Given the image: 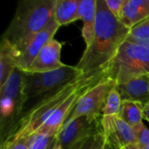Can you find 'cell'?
<instances>
[{
  "mask_svg": "<svg viewBox=\"0 0 149 149\" xmlns=\"http://www.w3.org/2000/svg\"><path fill=\"white\" fill-rule=\"evenodd\" d=\"M129 32L130 29L108 10L105 0H97L94 38L92 44L86 47L76 67L85 75L104 71L127 40Z\"/></svg>",
  "mask_w": 149,
  "mask_h": 149,
  "instance_id": "obj_1",
  "label": "cell"
},
{
  "mask_svg": "<svg viewBox=\"0 0 149 149\" xmlns=\"http://www.w3.org/2000/svg\"><path fill=\"white\" fill-rule=\"evenodd\" d=\"M56 0H24L18 3L13 18L2 36L16 53L43 30L53 17Z\"/></svg>",
  "mask_w": 149,
  "mask_h": 149,
  "instance_id": "obj_2",
  "label": "cell"
},
{
  "mask_svg": "<svg viewBox=\"0 0 149 149\" xmlns=\"http://www.w3.org/2000/svg\"><path fill=\"white\" fill-rule=\"evenodd\" d=\"M24 89V71L19 68H16L7 81L0 86L1 145L9 139L23 116L27 101Z\"/></svg>",
  "mask_w": 149,
  "mask_h": 149,
  "instance_id": "obj_3",
  "label": "cell"
},
{
  "mask_svg": "<svg viewBox=\"0 0 149 149\" xmlns=\"http://www.w3.org/2000/svg\"><path fill=\"white\" fill-rule=\"evenodd\" d=\"M115 85L149 74V46L125 41L106 69Z\"/></svg>",
  "mask_w": 149,
  "mask_h": 149,
  "instance_id": "obj_4",
  "label": "cell"
},
{
  "mask_svg": "<svg viewBox=\"0 0 149 149\" xmlns=\"http://www.w3.org/2000/svg\"><path fill=\"white\" fill-rule=\"evenodd\" d=\"M82 75H84L83 72L76 66L67 65H65L58 70L46 72H24V91L27 99L24 113L40 98L77 79Z\"/></svg>",
  "mask_w": 149,
  "mask_h": 149,
  "instance_id": "obj_5",
  "label": "cell"
},
{
  "mask_svg": "<svg viewBox=\"0 0 149 149\" xmlns=\"http://www.w3.org/2000/svg\"><path fill=\"white\" fill-rule=\"evenodd\" d=\"M106 77H107L106 69L102 72L86 75L83 83L56 109V111L34 134H48L55 137L75 108L80 97Z\"/></svg>",
  "mask_w": 149,
  "mask_h": 149,
  "instance_id": "obj_6",
  "label": "cell"
},
{
  "mask_svg": "<svg viewBox=\"0 0 149 149\" xmlns=\"http://www.w3.org/2000/svg\"><path fill=\"white\" fill-rule=\"evenodd\" d=\"M114 86L115 83L106 77L90 88L80 97L75 108L65 123L83 116L90 119H101L107 98Z\"/></svg>",
  "mask_w": 149,
  "mask_h": 149,
  "instance_id": "obj_7",
  "label": "cell"
},
{
  "mask_svg": "<svg viewBox=\"0 0 149 149\" xmlns=\"http://www.w3.org/2000/svg\"><path fill=\"white\" fill-rule=\"evenodd\" d=\"M101 119L83 116L66 122L55 136L54 141L64 149H69L78 141L101 132Z\"/></svg>",
  "mask_w": 149,
  "mask_h": 149,
  "instance_id": "obj_8",
  "label": "cell"
},
{
  "mask_svg": "<svg viewBox=\"0 0 149 149\" xmlns=\"http://www.w3.org/2000/svg\"><path fill=\"white\" fill-rule=\"evenodd\" d=\"M101 132L111 149H123L137 144L134 129L118 115L102 116Z\"/></svg>",
  "mask_w": 149,
  "mask_h": 149,
  "instance_id": "obj_9",
  "label": "cell"
},
{
  "mask_svg": "<svg viewBox=\"0 0 149 149\" xmlns=\"http://www.w3.org/2000/svg\"><path fill=\"white\" fill-rule=\"evenodd\" d=\"M60 26L56 22L54 16L52 17L46 26L33 36L23 49L17 55V68L25 72L30 67L35 58L37 57L42 47L51 39L54 38V35Z\"/></svg>",
  "mask_w": 149,
  "mask_h": 149,
  "instance_id": "obj_10",
  "label": "cell"
},
{
  "mask_svg": "<svg viewBox=\"0 0 149 149\" xmlns=\"http://www.w3.org/2000/svg\"><path fill=\"white\" fill-rule=\"evenodd\" d=\"M62 45L55 38L48 41L39 51L27 69L28 72H46L58 70L65 65L60 61Z\"/></svg>",
  "mask_w": 149,
  "mask_h": 149,
  "instance_id": "obj_11",
  "label": "cell"
},
{
  "mask_svg": "<svg viewBox=\"0 0 149 149\" xmlns=\"http://www.w3.org/2000/svg\"><path fill=\"white\" fill-rule=\"evenodd\" d=\"M123 100L134 101L143 107L149 104V74L134 78L126 83L115 85Z\"/></svg>",
  "mask_w": 149,
  "mask_h": 149,
  "instance_id": "obj_12",
  "label": "cell"
},
{
  "mask_svg": "<svg viewBox=\"0 0 149 149\" xmlns=\"http://www.w3.org/2000/svg\"><path fill=\"white\" fill-rule=\"evenodd\" d=\"M148 17L149 0H126L120 21L132 29Z\"/></svg>",
  "mask_w": 149,
  "mask_h": 149,
  "instance_id": "obj_13",
  "label": "cell"
},
{
  "mask_svg": "<svg viewBox=\"0 0 149 149\" xmlns=\"http://www.w3.org/2000/svg\"><path fill=\"white\" fill-rule=\"evenodd\" d=\"M96 14L97 0H79V16L83 22L81 34L86 43V47L92 44L94 38Z\"/></svg>",
  "mask_w": 149,
  "mask_h": 149,
  "instance_id": "obj_14",
  "label": "cell"
},
{
  "mask_svg": "<svg viewBox=\"0 0 149 149\" xmlns=\"http://www.w3.org/2000/svg\"><path fill=\"white\" fill-rule=\"evenodd\" d=\"M79 0H56L53 16L59 26L79 20Z\"/></svg>",
  "mask_w": 149,
  "mask_h": 149,
  "instance_id": "obj_15",
  "label": "cell"
},
{
  "mask_svg": "<svg viewBox=\"0 0 149 149\" xmlns=\"http://www.w3.org/2000/svg\"><path fill=\"white\" fill-rule=\"evenodd\" d=\"M17 68L16 53L13 47L3 38L0 43V86H2Z\"/></svg>",
  "mask_w": 149,
  "mask_h": 149,
  "instance_id": "obj_16",
  "label": "cell"
},
{
  "mask_svg": "<svg viewBox=\"0 0 149 149\" xmlns=\"http://www.w3.org/2000/svg\"><path fill=\"white\" fill-rule=\"evenodd\" d=\"M143 109L144 107L138 102L123 100L118 116L129 126L134 127L142 123V120L144 119Z\"/></svg>",
  "mask_w": 149,
  "mask_h": 149,
  "instance_id": "obj_17",
  "label": "cell"
},
{
  "mask_svg": "<svg viewBox=\"0 0 149 149\" xmlns=\"http://www.w3.org/2000/svg\"><path fill=\"white\" fill-rule=\"evenodd\" d=\"M127 41L149 46V17L130 29Z\"/></svg>",
  "mask_w": 149,
  "mask_h": 149,
  "instance_id": "obj_18",
  "label": "cell"
},
{
  "mask_svg": "<svg viewBox=\"0 0 149 149\" xmlns=\"http://www.w3.org/2000/svg\"><path fill=\"white\" fill-rule=\"evenodd\" d=\"M122 104V100L120 98V95L116 89L115 86L110 91L106 103L105 107L102 112V116H113V115H119V113L120 111Z\"/></svg>",
  "mask_w": 149,
  "mask_h": 149,
  "instance_id": "obj_19",
  "label": "cell"
},
{
  "mask_svg": "<svg viewBox=\"0 0 149 149\" xmlns=\"http://www.w3.org/2000/svg\"><path fill=\"white\" fill-rule=\"evenodd\" d=\"M54 139L48 134H33L28 137V149H49Z\"/></svg>",
  "mask_w": 149,
  "mask_h": 149,
  "instance_id": "obj_20",
  "label": "cell"
},
{
  "mask_svg": "<svg viewBox=\"0 0 149 149\" xmlns=\"http://www.w3.org/2000/svg\"><path fill=\"white\" fill-rule=\"evenodd\" d=\"M137 145L140 148H149V129L142 123L133 127Z\"/></svg>",
  "mask_w": 149,
  "mask_h": 149,
  "instance_id": "obj_21",
  "label": "cell"
},
{
  "mask_svg": "<svg viewBox=\"0 0 149 149\" xmlns=\"http://www.w3.org/2000/svg\"><path fill=\"white\" fill-rule=\"evenodd\" d=\"M1 149H28V137H18L6 141Z\"/></svg>",
  "mask_w": 149,
  "mask_h": 149,
  "instance_id": "obj_22",
  "label": "cell"
},
{
  "mask_svg": "<svg viewBox=\"0 0 149 149\" xmlns=\"http://www.w3.org/2000/svg\"><path fill=\"white\" fill-rule=\"evenodd\" d=\"M126 0H105V3L108 8V10L113 13V15L120 20L123 7Z\"/></svg>",
  "mask_w": 149,
  "mask_h": 149,
  "instance_id": "obj_23",
  "label": "cell"
},
{
  "mask_svg": "<svg viewBox=\"0 0 149 149\" xmlns=\"http://www.w3.org/2000/svg\"><path fill=\"white\" fill-rule=\"evenodd\" d=\"M96 135H92V136L86 137V138L78 141L77 143L72 145L69 149H91L93 142H94Z\"/></svg>",
  "mask_w": 149,
  "mask_h": 149,
  "instance_id": "obj_24",
  "label": "cell"
},
{
  "mask_svg": "<svg viewBox=\"0 0 149 149\" xmlns=\"http://www.w3.org/2000/svg\"><path fill=\"white\" fill-rule=\"evenodd\" d=\"M91 149H111V148L107 144L102 133H100L96 135L94 142H93Z\"/></svg>",
  "mask_w": 149,
  "mask_h": 149,
  "instance_id": "obj_25",
  "label": "cell"
},
{
  "mask_svg": "<svg viewBox=\"0 0 149 149\" xmlns=\"http://www.w3.org/2000/svg\"><path fill=\"white\" fill-rule=\"evenodd\" d=\"M143 117H144V120H146L147 121L149 122V104H148L147 106L144 107V109H143Z\"/></svg>",
  "mask_w": 149,
  "mask_h": 149,
  "instance_id": "obj_26",
  "label": "cell"
},
{
  "mask_svg": "<svg viewBox=\"0 0 149 149\" xmlns=\"http://www.w3.org/2000/svg\"><path fill=\"white\" fill-rule=\"evenodd\" d=\"M49 149H64L60 145H58V143H56L54 141H53V142L52 143V145H51V147H50V148Z\"/></svg>",
  "mask_w": 149,
  "mask_h": 149,
  "instance_id": "obj_27",
  "label": "cell"
},
{
  "mask_svg": "<svg viewBox=\"0 0 149 149\" xmlns=\"http://www.w3.org/2000/svg\"><path fill=\"white\" fill-rule=\"evenodd\" d=\"M123 149H141L137 144H133V145H130V146H127L125 148Z\"/></svg>",
  "mask_w": 149,
  "mask_h": 149,
  "instance_id": "obj_28",
  "label": "cell"
},
{
  "mask_svg": "<svg viewBox=\"0 0 149 149\" xmlns=\"http://www.w3.org/2000/svg\"><path fill=\"white\" fill-rule=\"evenodd\" d=\"M141 149H149V148H141Z\"/></svg>",
  "mask_w": 149,
  "mask_h": 149,
  "instance_id": "obj_29",
  "label": "cell"
}]
</instances>
